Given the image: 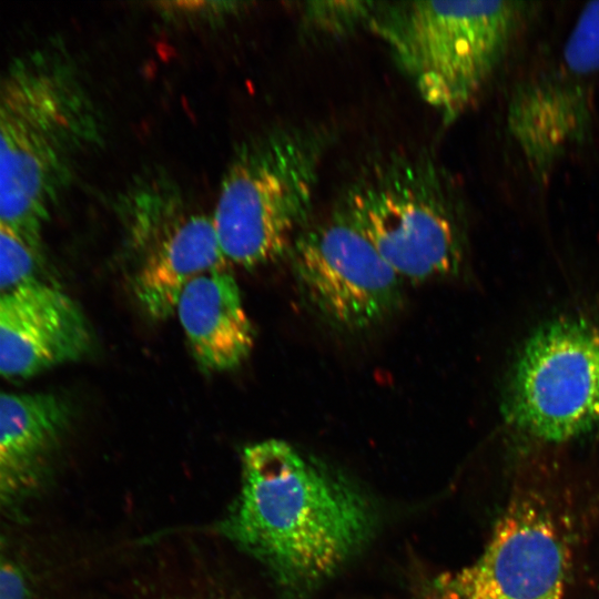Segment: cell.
Returning a JSON list of instances; mask_svg holds the SVG:
<instances>
[{"instance_id": "cell-1", "label": "cell", "mask_w": 599, "mask_h": 599, "mask_svg": "<svg viewBox=\"0 0 599 599\" xmlns=\"http://www.w3.org/2000/svg\"><path fill=\"white\" fill-rule=\"evenodd\" d=\"M374 525L357 488L288 443L265 439L243 450L241 494L225 531L285 581L307 586L332 575Z\"/></svg>"}, {"instance_id": "cell-2", "label": "cell", "mask_w": 599, "mask_h": 599, "mask_svg": "<svg viewBox=\"0 0 599 599\" xmlns=\"http://www.w3.org/2000/svg\"><path fill=\"white\" fill-rule=\"evenodd\" d=\"M100 133L93 102L67 57L39 48L0 67V224L42 246L73 156Z\"/></svg>"}, {"instance_id": "cell-3", "label": "cell", "mask_w": 599, "mask_h": 599, "mask_svg": "<svg viewBox=\"0 0 599 599\" xmlns=\"http://www.w3.org/2000/svg\"><path fill=\"white\" fill-rule=\"evenodd\" d=\"M405 283L457 275L466 224L457 190L430 155L390 152L366 162L334 209Z\"/></svg>"}, {"instance_id": "cell-4", "label": "cell", "mask_w": 599, "mask_h": 599, "mask_svg": "<svg viewBox=\"0 0 599 599\" xmlns=\"http://www.w3.org/2000/svg\"><path fill=\"white\" fill-rule=\"evenodd\" d=\"M333 138L325 124L285 125L236 148L211 215L227 263L251 268L288 253L309 224Z\"/></svg>"}, {"instance_id": "cell-5", "label": "cell", "mask_w": 599, "mask_h": 599, "mask_svg": "<svg viewBox=\"0 0 599 599\" xmlns=\"http://www.w3.org/2000/svg\"><path fill=\"white\" fill-rule=\"evenodd\" d=\"M526 6L505 0L379 2L368 29L420 99L450 124L501 62Z\"/></svg>"}, {"instance_id": "cell-6", "label": "cell", "mask_w": 599, "mask_h": 599, "mask_svg": "<svg viewBox=\"0 0 599 599\" xmlns=\"http://www.w3.org/2000/svg\"><path fill=\"white\" fill-rule=\"evenodd\" d=\"M501 409L511 428L546 443L598 428L599 328L566 318L536 331L511 367Z\"/></svg>"}, {"instance_id": "cell-7", "label": "cell", "mask_w": 599, "mask_h": 599, "mask_svg": "<svg viewBox=\"0 0 599 599\" xmlns=\"http://www.w3.org/2000/svg\"><path fill=\"white\" fill-rule=\"evenodd\" d=\"M288 253L304 301L334 332L367 333L390 319L404 304L406 283L335 211L309 223Z\"/></svg>"}, {"instance_id": "cell-8", "label": "cell", "mask_w": 599, "mask_h": 599, "mask_svg": "<svg viewBox=\"0 0 599 599\" xmlns=\"http://www.w3.org/2000/svg\"><path fill=\"white\" fill-rule=\"evenodd\" d=\"M599 74V1L582 9L556 63L514 90L507 125L534 176L546 182L589 135Z\"/></svg>"}, {"instance_id": "cell-9", "label": "cell", "mask_w": 599, "mask_h": 599, "mask_svg": "<svg viewBox=\"0 0 599 599\" xmlns=\"http://www.w3.org/2000/svg\"><path fill=\"white\" fill-rule=\"evenodd\" d=\"M570 550L537 498L514 500L471 564L433 580L429 599H565Z\"/></svg>"}, {"instance_id": "cell-10", "label": "cell", "mask_w": 599, "mask_h": 599, "mask_svg": "<svg viewBox=\"0 0 599 599\" xmlns=\"http://www.w3.org/2000/svg\"><path fill=\"white\" fill-rule=\"evenodd\" d=\"M91 335L82 311L41 277L0 291V376L28 378L80 358Z\"/></svg>"}, {"instance_id": "cell-11", "label": "cell", "mask_w": 599, "mask_h": 599, "mask_svg": "<svg viewBox=\"0 0 599 599\" xmlns=\"http://www.w3.org/2000/svg\"><path fill=\"white\" fill-rule=\"evenodd\" d=\"M69 420L55 394L0 389V519L38 490Z\"/></svg>"}, {"instance_id": "cell-12", "label": "cell", "mask_w": 599, "mask_h": 599, "mask_svg": "<svg viewBox=\"0 0 599 599\" xmlns=\"http://www.w3.org/2000/svg\"><path fill=\"white\" fill-rule=\"evenodd\" d=\"M132 288L140 308L153 321L175 314L185 287L199 276L223 270V255L211 215H173L148 243Z\"/></svg>"}, {"instance_id": "cell-13", "label": "cell", "mask_w": 599, "mask_h": 599, "mask_svg": "<svg viewBox=\"0 0 599 599\" xmlns=\"http://www.w3.org/2000/svg\"><path fill=\"white\" fill-rule=\"evenodd\" d=\"M175 315L196 364L209 373L238 367L252 353L255 333L234 276L215 270L192 281Z\"/></svg>"}, {"instance_id": "cell-14", "label": "cell", "mask_w": 599, "mask_h": 599, "mask_svg": "<svg viewBox=\"0 0 599 599\" xmlns=\"http://www.w3.org/2000/svg\"><path fill=\"white\" fill-rule=\"evenodd\" d=\"M379 2L311 1L304 3L302 21L305 31L319 39L339 40L362 28H369Z\"/></svg>"}, {"instance_id": "cell-15", "label": "cell", "mask_w": 599, "mask_h": 599, "mask_svg": "<svg viewBox=\"0 0 599 599\" xmlns=\"http://www.w3.org/2000/svg\"><path fill=\"white\" fill-rule=\"evenodd\" d=\"M44 268L42 246H35L0 224V291L39 278Z\"/></svg>"}, {"instance_id": "cell-16", "label": "cell", "mask_w": 599, "mask_h": 599, "mask_svg": "<svg viewBox=\"0 0 599 599\" xmlns=\"http://www.w3.org/2000/svg\"><path fill=\"white\" fill-rule=\"evenodd\" d=\"M0 599H31V585L26 570L1 549Z\"/></svg>"}]
</instances>
